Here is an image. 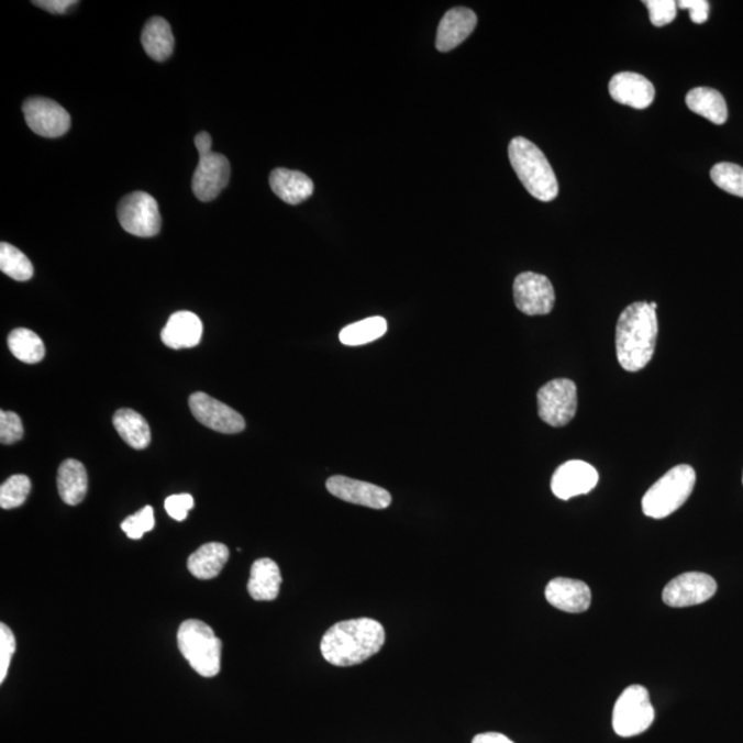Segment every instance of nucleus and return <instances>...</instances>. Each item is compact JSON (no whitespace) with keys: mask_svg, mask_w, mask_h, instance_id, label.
<instances>
[{"mask_svg":"<svg viewBox=\"0 0 743 743\" xmlns=\"http://www.w3.org/2000/svg\"><path fill=\"white\" fill-rule=\"evenodd\" d=\"M386 632L379 621L357 619L337 622L321 641V653L328 663L353 666L365 663L385 646Z\"/></svg>","mask_w":743,"mask_h":743,"instance_id":"nucleus-1","label":"nucleus"},{"mask_svg":"<svg viewBox=\"0 0 743 743\" xmlns=\"http://www.w3.org/2000/svg\"><path fill=\"white\" fill-rule=\"evenodd\" d=\"M658 336L657 313L647 302H635L622 311L616 331L619 363L628 372H639L652 361Z\"/></svg>","mask_w":743,"mask_h":743,"instance_id":"nucleus-2","label":"nucleus"},{"mask_svg":"<svg viewBox=\"0 0 743 743\" xmlns=\"http://www.w3.org/2000/svg\"><path fill=\"white\" fill-rule=\"evenodd\" d=\"M513 171L533 198L548 203L559 193L556 175L543 152L523 136H517L508 146Z\"/></svg>","mask_w":743,"mask_h":743,"instance_id":"nucleus-3","label":"nucleus"},{"mask_svg":"<svg viewBox=\"0 0 743 743\" xmlns=\"http://www.w3.org/2000/svg\"><path fill=\"white\" fill-rule=\"evenodd\" d=\"M696 472L687 464L669 469L646 491L642 500L644 515L664 519L685 504L696 486Z\"/></svg>","mask_w":743,"mask_h":743,"instance_id":"nucleus-4","label":"nucleus"},{"mask_svg":"<svg viewBox=\"0 0 743 743\" xmlns=\"http://www.w3.org/2000/svg\"><path fill=\"white\" fill-rule=\"evenodd\" d=\"M178 647L200 676L214 677L220 674L222 642L203 621L182 622L178 631Z\"/></svg>","mask_w":743,"mask_h":743,"instance_id":"nucleus-5","label":"nucleus"},{"mask_svg":"<svg viewBox=\"0 0 743 743\" xmlns=\"http://www.w3.org/2000/svg\"><path fill=\"white\" fill-rule=\"evenodd\" d=\"M200 160L192 179V190L200 201H211L221 195L231 179V164L221 153L211 151L212 140L209 133L196 135Z\"/></svg>","mask_w":743,"mask_h":743,"instance_id":"nucleus-6","label":"nucleus"},{"mask_svg":"<svg viewBox=\"0 0 743 743\" xmlns=\"http://www.w3.org/2000/svg\"><path fill=\"white\" fill-rule=\"evenodd\" d=\"M655 718L646 687L633 685L622 691L614 705L613 729L617 735L631 738L643 734Z\"/></svg>","mask_w":743,"mask_h":743,"instance_id":"nucleus-7","label":"nucleus"},{"mask_svg":"<svg viewBox=\"0 0 743 743\" xmlns=\"http://www.w3.org/2000/svg\"><path fill=\"white\" fill-rule=\"evenodd\" d=\"M539 417L552 428H564L576 417L577 387L569 379H555L537 392Z\"/></svg>","mask_w":743,"mask_h":743,"instance_id":"nucleus-8","label":"nucleus"},{"mask_svg":"<svg viewBox=\"0 0 743 743\" xmlns=\"http://www.w3.org/2000/svg\"><path fill=\"white\" fill-rule=\"evenodd\" d=\"M120 225L136 237H155L160 233L162 217L157 201L149 193L134 192L120 201L118 207Z\"/></svg>","mask_w":743,"mask_h":743,"instance_id":"nucleus-9","label":"nucleus"},{"mask_svg":"<svg viewBox=\"0 0 743 743\" xmlns=\"http://www.w3.org/2000/svg\"><path fill=\"white\" fill-rule=\"evenodd\" d=\"M513 299L522 313L545 315L554 309L555 291L548 277L526 271L513 281Z\"/></svg>","mask_w":743,"mask_h":743,"instance_id":"nucleus-10","label":"nucleus"},{"mask_svg":"<svg viewBox=\"0 0 743 743\" xmlns=\"http://www.w3.org/2000/svg\"><path fill=\"white\" fill-rule=\"evenodd\" d=\"M718 591V583L705 573L690 572L674 578L664 588L663 600L669 608H690L708 602Z\"/></svg>","mask_w":743,"mask_h":743,"instance_id":"nucleus-11","label":"nucleus"},{"mask_svg":"<svg viewBox=\"0 0 743 743\" xmlns=\"http://www.w3.org/2000/svg\"><path fill=\"white\" fill-rule=\"evenodd\" d=\"M23 112L29 127L45 138H58L70 129L69 113L48 98H30L24 102Z\"/></svg>","mask_w":743,"mask_h":743,"instance_id":"nucleus-12","label":"nucleus"},{"mask_svg":"<svg viewBox=\"0 0 743 743\" xmlns=\"http://www.w3.org/2000/svg\"><path fill=\"white\" fill-rule=\"evenodd\" d=\"M190 411L206 428L222 434H239L245 429V420L226 403L215 400L206 392H195L189 398Z\"/></svg>","mask_w":743,"mask_h":743,"instance_id":"nucleus-13","label":"nucleus"},{"mask_svg":"<svg viewBox=\"0 0 743 743\" xmlns=\"http://www.w3.org/2000/svg\"><path fill=\"white\" fill-rule=\"evenodd\" d=\"M326 489L337 499L352 502L355 506L374 508V510H385V508L390 507L392 501L389 491L380 488V486L342 477V475H335V477L328 479Z\"/></svg>","mask_w":743,"mask_h":743,"instance_id":"nucleus-14","label":"nucleus"},{"mask_svg":"<svg viewBox=\"0 0 743 743\" xmlns=\"http://www.w3.org/2000/svg\"><path fill=\"white\" fill-rule=\"evenodd\" d=\"M598 472L591 464L572 461L557 467L551 480V489L557 499L570 500L572 497L588 495L598 485Z\"/></svg>","mask_w":743,"mask_h":743,"instance_id":"nucleus-15","label":"nucleus"},{"mask_svg":"<svg viewBox=\"0 0 743 743\" xmlns=\"http://www.w3.org/2000/svg\"><path fill=\"white\" fill-rule=\"evenodd\" d=\"M545 599L557 610L577 614L589 609L592 594L586 583L559 577L546 586Z\"/></svg>","mask_w":743,"mask_h":743,"instance_id":"nucleus-16","label":"nucleus"},{"mask_svg":"<svg viewBox=\"0 0 743 743\" xmlns=\"http://www.w3.org/2000/svg\"><path fill=\"white\" fill-rule=\"evenodd\" d=\"M611 98L622 106L635 109H646L652 106L655 98V89L643 75L633 73L617 74L609 85Z\"/></svg>","mask_w":743,"mask_h":743,"instance_id":"nucleus-17","label":"nucleus"},{"mask_svg":"<svg viewBox=\"0 0 743 743\" xmlns=\"http://www.w3.org/2000/svg\"><path fill=\"white\" fill-rule=\"evenodd\" d=\"M477 14L467 8H455L442 18L435 46L441 53L452 52L462 45L477 26Z\"/></svg>","mask_w":743,"mask_h":743,"instance_id":"nucleus-18","label":"nucleus"},{"mask_svg":"<svg viewBox=\"0 0 743 743\" xmlns=\"http://www.w3.org/2000/svg\"><path fill=\"white\" fill-rule=\"evenodd\" d=\"M203 322L192 311H177L162 331V341L174 350L198 346L203 337Z\"/></svg>","mask_w":743,"mask_h":743,"instance_id":"nucleus-19","label":"nucleus"},{"mask_svg":"<svg viewBox=\"0 0 743 743\" xmlns=\"http://www.w3.org/2000/svg\"><path fill=\"white\" fill-rule=\"evenodd\" d=\"M269 180L273 192L287 204L298 206L314 193L313 180L295 169H273Z\"/></svg>","mask_w":743,"mask_h":743,"instance_id":"nucleus-20","label":"nucleus"},{"mask_svg":"<svg viewBox=\"0 0 743 743\" xmlns=\"http://www.w3.org/2000/svg\"><path fill=\"white\" fill-rule=\"evenodd\" d=\"M282 578L280 567L269 557L255 561L251 567L248 592L258 602H271L280 594Z\"/></svg>","mask_w":743,"mask_h":743,"instance_id":"nucleus-21","label":"nucleus"},{"mask_svg":"<svg viewBox=\"0 0 743 743\" xmlns=\"http://www.w3.org/2000/svg\"><path fill=\"white\" fill-rule=\"evenodd\" d=\"M58 494L65 504L78 506L85 500L89 489V478L84 464L68 458L58 468Z\"/></svg>","mask_w":743,"mask_h":743,"instance_id":"nucleus-22","label":"nucleus"},{"mask_svg":"<svg viewBox=\"0 0 743 743\" xmlns=\"http://www.w3.org/2000/svg\"><path fill=\"white\" fill-rule=\"evenodd\" d=\"M228 559L229 548L225 544L209 543L189 556L188 569L199 580H212L220 576Z\"/></svg>","mask_w":743,"mask_h":743,"instance_id":"nucleus-23","label":"nucleus"},{"mask_svg":"<svg viewBox=\"0 0 743 743\" xmlns=\"http://www.w3.org/2000/svg\"><path fill=\"white\" fill-rule=\"evenodd\" d=\"M147 56L157 63L166 62L174 52V35L171 25L162 18L147 21L141 36Z\"/></svg>","mask_w":743,"mask_h":743,"instance_id":"nucleus-24","label":"nucleus"},{"mask_svg":"<svg viewBox=\"0 0 743 743\" xmlns=\"http://www.w3.org/2000/svg\"><path fill=\"white\" fill-rule=\"evenodd\" d=\"M113 425L125 444L134 450H146L151 444L152 434L149 423L133 409H119L113 417Z\"/></svg>","mask_w":743,"mask_h":743,"instance_id":"nucleus-25","label":"nucleus"},{"mask_svg":"<svg viewBox=\"0 0 743 743\" xmlns=\"http://www.w3.org/2000/svg\"><path fill=\"white\" fill-rule=\"evenodd\" d=\"M686 103L690 111L714 124H724L729 119V109H727L724 97L718 90L709 89V87H697V89L688 92Z\"/></svg>","mask_w":743,"mask_h":743,"instance_id":"nucleus-26","label":"nucleus"},{"mask_svg":"<svg viewBox=\"0 0 743 743\" xmlns=\"http://www.w3.org/2000/svg\"><path fill=\"white\" fill-rule=\"evenodd\" d=\"M8 344L10 352L21 363L37 364L45 358V343L40 335H36L34 331L26 330V328H18L10 333Z\"/></svg>","mask_w":743,"mask_h":743,"instance_id":"nucleus-27","label":"nucleus"},{"mask_svg":"<svg viewBox=\"0 0 743 743\" xmlns=\"http://www.w3.org/2000/svg\"><path fill=\"white\" fill-rule=\"evenodd\" d=\"M386 332L387 321L384 317H370V319L344 326L339 339L346 346H363V344L378 341Z\"/></svg>","mask_w":743,"mask_h":743,"instance_id":"nucleus-28","label":"nucleus"},{"mask_svg":"<svg viewBox=\"0 0 743 743\" xmlns=\"http://www.w3.org/2000/svg\"><path fill=\"white\" fill-rule=\"evenodd\" d=\"M0 270L15 281H29L34 276L29 256L9 243L0 244Z\"/></svg>","mask_w":743,"mask_h":743,"instance_id":"nucleus-29","label":"nucleus"},{"mask_svg":"<svg viewBox=\"0 0 743 743\" xmlns=\"http://www.w3.org/2000/svg\"><path fill=\"white\" fill-rule=\"evenodd\" d=\"M31 491V479L26 475H13L0 486V507L13 510L24 504Z\"/></svg>","mask_w":743,"mask_h":743,"instance_id":"nucleus-30","label":"nucleus"},{"mask_svg":"<svg viewBox=\"0 0 743 743\" xmlns=\"http://www.w3.org/2000/svg\"><path fill=\"white\" fill-rule=\"evenodd\" d=\"M710 177L724 192L743 198V168L734 163H719L710 171Z\"/></svg>","mask_w":743,"mask_h":743,"instance_id":"nucleus-31","label":"nucleus"},{"mask_svg":"<svg viewBox=\"0 0 743 743\" xmlns=\"http://www.w3.org/2000/svg\"><path fill=\"white\" fill-rule=\"evenodd\" d=\"M153 528H155V513H153V508L151 506L142 508L141 511L129 517L122 523L123 532L127 534L131 540L142 539V535L151 532Z\"/></svg>","mask_w":743,"mask_h":743,"instance_id":"nucleus-32","label":"nucleus"},{"mask_svg":"<svg viewBox=\"0 0 743 743\" xmlns=\"http://www.w3.org/2000/svg\"><path fill=\"white\" fill-rule=\"evenodd\" d=\"M23 422L18 413L0 412V441L3 445H13L23 440Z\"/></svg>","mask_w":743,"mask_h":743,"instance_id":"nucleus-33","label":"nucleus"},{"mask_svg":"<svg viewBox=\"0 0 743 743\" xmlns=\"http://www.w3.org/2000/svg\"><path fill=\"white\" fill-rule=\"evenodd\" d=\"M644 4L648 9L650 21L655 26L668 25L676 19L677 3L675 0H646Z\"/></svg>","mask_w":743,"mask_h":743,"instance_id":"nucleus-34","label":"nucleus"},{"mask_svg":"<svg viewBox=\"0 0 743 743\" xmlns=\"http://www.w3.org/2000/svg\"><path fill=\"white\" fill-rule=\"evenodd\" d=\"M15 653L14 633L8 625L0 624V683L7 680L10 663Z\"/></svg>","mask_w":743,"mask_h":743,"instance_id":"nucleus-35","label":"nucleus"},{"mask_svg":"<svg viewBox=\"0 0 743 743\" xmlns=\"http://www.w3.org/2000/svg\"><path fill=\"white\" fill-rule=\"evenodd\" d=\"M166 511L174 521L182 522L195 508V499L188 494L169 496L164 502Z\"/></svg>","mask_w":743,"mask_h":743,"instance_id":"nucleus-36","label":"nucleus"},{"mask_svg":"<svg viewBox=\"0 0 743 743\" xmlns=\"http://www.w3.org/2000/svg\"><path fill=\"white\" fill-rule=\"evenodd\" d=\"M677 8L688 10L692 23L703 24L709 19L710 4L707 0H680Z\"/></svg>","mask_w":743,"mask_h":743,"instance_id":"nucleus-37","label":"nucleus"},{"mask_svg":"<svg viewBox=\"0 0 743 743\" xmlns=\"http://www.w3.org/2000/svg\"><path fill=\"white\" fill-rule=\"evenodd\" d=\"M34 4L53 14H64L75 7V4H78V2H74V0H40V2H34Z\"/></svg>","mask_w":743,"mask_h":743,"instance_id":"nucleus-38","label":"nucleus"},{"mask_svg":"<svg viewBox=\"0 0 743 743\" xmlns=\"http://www.w3.org/2000/svg\"><path fill=\"white\" fill-rule=\"evenodd\" d=\"M473 743H513L510 738L500 732H485L474 738Z\"/></svg>","mask_w":743,"mask_h":743,"instance_id":"nucleus-39","label":"nucleus"}]
</instances>
